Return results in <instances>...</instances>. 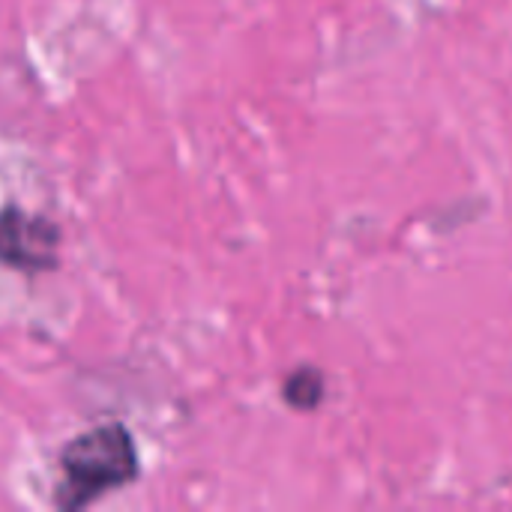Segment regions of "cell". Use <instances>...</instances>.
I'll use <instances>...</instances> for the list:
<instances>
[{"label": "cell", "instance_id": "1", "mask_svg": "<svg viewBox=\"0 0 512 512\" xmlns=\"http://www.w3.org/2000/svg\"><path fill=\"white\" fill-rule=\"evenodd\" d=\"M66 495L63 507H84L96 495L117 489L138 474V456L132 438L120 426H102L63 450Z\"/></svg>", "mask_w": 512, "mask_h": 512}, {"label": "cell", "instance_id": "2", "mask_svg": "<svg viewBox=\"0 0 512 512\" xmlns=\"http://www.w3.org/2000/svg\"><path fill=\"white\" fill-rule=\"evenodd\" d=\"M57 234L18 210H9L0 216V258L15 267H45L51 264Z\"/></svg>", "mask_w": 512, "mask_h": 512}, {"label": "cell", "instance_id": "3", "mask_svg": "<svg viewBox=\"0 0 512 512\" xmlns=\"http://www.w3.org/2000/svg\"><path fill=\"white\" fill-rule=\"evenodd\" d=\"M282 396H285V402H288L291 408L312 411V408H318V402L324 399V378H321L315 369L303 366V369H297V372L288 375V381H285V387H282Z\"/></svg>", "mask_w": 512, "mask_h": 512}]
</instances>
